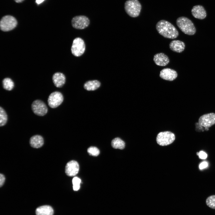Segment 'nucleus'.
I'll return each mask as SVG.
<instances>
[{"instance_id":"obj_7","label":"nucleus","mask_w":215,"mask_h":215,"mask_svg":"<svg viewBox=\"0 0 215 215\" xmlns=\"http://www.w3.org/2000/svg\"><path fill=\"white\" fill-rule=\"evenodd\" d=\"M85 49V45L84 40L81 38L77 37L73 40L71 48L72 54L74 56L79 57L82 55Z\"/></svg>"},{"instance_id":"obj_30","label":"nucleus","mask_w":215,"mask_h":215,"mask_svg":"<svg viewBox=\"0 0 215 215\" xmlns=\"http://www.w3.org/2000/svg\"><path fill=\"white\" fill-rule=\"evenodd\" d=\"M17 3H20L22 2L24 0H14Z\"/></svg>"},{"instance_id":"obj_15","label":"nucleus","mask_w":215,"mask_h":215,"mask_svg":"<svg viewBox=\"0 0 215 215\" xmlns=\"http://www.w3.org/2000/svg\"><path fill=\"white\" fill-rule=\"evenodd\" d=\"M169 48L173 52L180 53L185 49V44L183 42L178 40H174L169 44Z\"/></svg>"},{"instance_id":"obj_6","label":"nucleus","mask_w":215,"mask_h":215,"mask_svg":"<svg viewBox=\"0 0 215 215\" xmlns=\"http://www.w3.org/2000/svg\"><path fill=\"white\" fill-rule=\"evenodd\" d=\"M17 24V21L14 17L10 15L5 16L1 20V29L4 31L11 30L16 27Z\"/></svg>"},{"instance_id":"obj_13","label":"nucleus","mask_w":215,"mask_h":215,"mask_svg":"<svg viewBox=\"0 0 215 215\" xmlns=\"http://www.w3.org/2000/svg\"><path fill=\"white\" fill-rule=\"evenodd\" d=\"M153 60L156 64L161 66L167 65L170 62L168 56L162 53L155 54L154 56Z\"/></svg>"},{"instance_id":"obj_24","label":"nucleus","mask_w":215,"mask_h":215,"mask_svg":"<svg viewBox=\"0 0 215 215\" xmlns=\"http://www.w3.org/2000/svg\"><path fill=\"white\" fill-rule=\"evenodd\" d=\"M88 153L90 155L93 156H97L99 154V149L95 147H90L88 148L87 150Z\"/></svg>"},{"instance_id":"obj_17","label":"nucleus","mask_w":215,"mask_h":215,"mask_svg":"<svg viewBox=\"0 0 215 215\" xmlns=\"http://www.w3.org/2000/svg\"><path fill=\"white\" fill-rule=\"evenodd\" d=\"M30 144L31 147L35 148L41 147L44 144V139L40 135H35L31 137L30 140Z\"/></svg>"},{"instance_id":"obj_14","label":"nucleus","mask_w":215,"mask_h":215,"mask_svg":"<svg viewBox=\"0 0 215 215\" xmlns=\"http://www.w3.org/2000/svg\"><path fill=\"white\" fill-rule=\"evenodd\" d=\"M191 13L195 18L202 19L206 16V11L204 7L200 5L194 6L191 10Z\"/></svg>"},{"instance_id":"obj_12","label":"nucleus","mask_w":215,"mask_h":215,"mask_svg":"<svg viewBox=\"0 0 215 215\" xmlns=\"http://www.w3.org/2000/svg\"><path fill=\"white\" fill-rule=\"evenodd\" d=\"M177 72L174 70L170 68L162 69L160 72V77L162 79L169 81H172L177 76Z\"/></svg>"},{"instance_id":"obj_23","label":"nucleus","mask_w":215,"mask_h":215,"mask_svg":"<svg viewBox=\"0 0 215 215\" xmlns=\"http://www.w3.org/2000/svg\"><path fill=\"white\" fill-rule=\"evenodd\" d=\"M206 203L210 208L215 209V195L208 196L206 200Z\"/></svg>"},{"instance_id":"obj_9","label":"nucleus","mask_w":215,"mask_h":215,"mask_svg":"<svg viewBox=\"0 0 215 215\" xmlns=\"http://www.w3.org/2000/svg\"><path fill=\"white\" fill-rule=\"evenodd\" d=\"M32 109L36 115L43 116L45 115L47 112V108L42 101L36 100L34 101L32 104Z\"/></svg>"},{"instance_id":"obj_16","label":"nucleus","mask_w":215,"mask_h":215,"mask_svg":"<svg viewBox=\"0 0 215 215\" xmlns=\"http://www.w3.org/2000/svg\"><path fill=\"white\" fill-rule=\"evenodd\" d=\"M52 80L54 85L56 87H61L65 84L66 78L63 73L57 72L53 75Z\"/></svg>"},{"instance_id":"obj_21","label":"nucleus","mask_w":215,"mask_h":215,"mask_svg":"<svg viewBox=\"0 0 215 215\" xmlns=\"http://www.w3.org/2000/svg\"><path fill=\"white\" fill-rule=\"evenodd\" d=\"M4 88L7 90H11L14 87V83L10 78H7L4 79L2 81Z\"/></svg>"},{"instance_id":"obj_18","label":"nucleus","mask_w":215,"mask_h":215,"mask_svg":"<svg viewBox=\"0 0 215 215\" xmlns=\"http://www.w3.org/2000/svg\"><path fill=\"white\" fill-rule=\"evenodd\" d=\"M36 215H53V210L49 205H43L38 208L36 210Z\"/></svg>"},{"instance_id":"obj_3","label":"nucleus","mask_w":215,"mask_h":215,"mask_svg":"<svg viewBox=\"0 0 215 215\" xmlns=\"http://www.w3.org/2000/svg\"><path fill=\"white\" fill-rule=\"evenodd\" d=\"M124 9L126 13L130 16L136 18L140 14L142 5L138 0H128L125 3Z\"/></svg>"},{"instance_id":"obj_27","label":"nucleus","mask_w":215,"mask_h":215,"mask_svg":"<svg viewBox=\"0 0 215 215\" xmlns=\"http://www.w3.org/2000/svg\"><path fill=\"white\" fill-rule=\"evenodd\" d=\"M5 181V177L4 175L0 174V186L1 187L4 184Z\"/></svg>"},{"instance_id":"obj_20","label":"nucleus","mask_w":215,"mask_h":215,"mask_svg":"<svg viewBox=\"0 0 215 215\" xmlns=\"http://www.w3.org/2000/svg\"><path fill=\"white\" fill-rule=\"evenodd\" d=\"M111 144L113 148L121 150L124 149L125 146L124 142L120 138L118 137L113 139L111 142Z\"/></svg>"},{"instance_id":"obj_26","label":"nucleus","mask_w":215,"mask_h":215,"mask_svg":"<svg viewBox=\"0 0 215 215\" xmlns=\"http://www.w3.org/2000/svg\"><path fill=\"white\" fill-rule=\"evenodd\" d=\"M197 154L199 156V158L202 159H205L207 157V154L203 151H200L199 152H197Z\"/></svg>"},{"instance_id":"obj_22","label":"nucleus","mask_w":215,"mask_h":215,"mask_svg":"<svg viewBox=\"0 0 215 215\" xmlns=\"http://www.w3.org/2000/svg\"><path fill=\"white\" fill-rule=\"evenodd\" d=\"M7 120V116L5 110L1 107H0V126L4 125Z\"/></svg>"},{"instance_id":"obj_25","label":"nucleus","mask_w":215,"mask_h":215,"mask_svg":"<svg viewBox=\"0 0 215 215\" xmlns=\"http://www.w3.org/2000/svg\"><path fill=\"white\" fill-rule=\"evenodd\" d=\"M81 180L79 178L77 177H74L72 180L73 184V188L74 190L77 191L80 188V184L81 183Z\"/></svg>"},{"instance_id":"obj_2","label":"nucleus","mask_w":215,"mask_h":215,"mask_svg":"<svg viewBox=\"0 0 215 215\" xmlns=\"http://www.w3.org/2000/svg\"><path fill=\"white\" fill-rule=\"evenodd\" d=\"M177 25L184 33L192 35L196 32V28L192 22L188 18L181 16L178 18L176 21Z\"/></svg>"},{"instance_id":"obj_28","label":"nucleus","mask_w":215,"mask_h":215,"mask_svg":"<svg viewBox=\"0 0 215 215\" xmlns=\"http://www.w3.org/2000/svg\"><path fill=\"white\" fill-rule=\"evenodd\" d=\"M208 166V163L206 162H203L201 163L199 166L200 169H202L207 167Z\"/></svg>"},{"instance_id":"obj_10","label":"nucleus","mask_w":215,"mask_h":215,"mask_svg":"<svg viewBox=\"0 0 215 215\" xmlns=\"http://www.w3.org/2000/svg\"><path fill=\"white\" fill-rule=\"evenodd\" d=\"M62 94L58 91H55L51 93L49 96L47 102L50 107L55 108L60 105L63 101Z\"/></svg>"},{"instance_id":"obj_19","label":"nucleus","mask_w":215,"mask_h":215,"mask_svg":"<svg viewBox=\"0 0 215 215\" xmlns=\"http://www.w3.org/2000/svg\"><path fill=\"white\" fill-rule=\"evenodd\" d=\"M100 85V82L97 80L89 81L85 82L84 85V88L88 91L94 90L98 88Z\"/></svg>"},{"instance_id":"obj_11","label":"nucleus","mask_w":215,"mask_h":215,"mask_svg":"<svg viewBox=\"0 0 215 215\" xmlns=\"http://www.w3.org/2000/svg\"><path fill=\"white\" fill-rule=\"evenodd\" d=\"M79 169V166L78 163L76 161L72 160L67 164L65 168V172L67 176H73L78 173Z\"/></svg>"},{"instance_id":"obj_8","label":"nucleus","mask_w":215,"mask_h":215,"mask_svg":"<svg viewBox=\"0 0 215 215\" xmlns=\"http://www.w3.org/2000/svg\"><path fill=\"white\" fill-rule=\"evenodd\" d=\"M71 23L74 28L76 29H82L88 27L90 24V20L85 16H77L72 19Z\"/></svg>"},{"instance_id":"obj_4","label":"nucleus","mask_w":215,"mask_h":215,"mask_svg":"<svg viewBox=\"0 0 215 215\" xmlns=\"http://www.w3.org/2000/svg\"><path fill=\"white\" fill-rule=\"evenodd\" d=\"M198 124L200 128H205L206 130L215 124V113H211L204 114L201 116L198 119Z\"/></svg>"},{"instance_id":"obj_1","label":"nucleus","mask_w":215,"mask_h":215,"mask_svg":"<svg viewBox=\"0 0 215 215\" xmlns=\"http://www.w3.org/2000/svg\"><path fill=\"white\" fill-rule=\"evenodd\" d=\"M156 27L158 33L165 38L174 39L179 35L178 32L176 27L165 20H161L158 22Z\"/></svg>"},{"instance_id":"obj_29","label":"nucleus","mask_w":215,"mask_h":215,"mask_svg":"<svg viewBox=\"0 0 215 215\" xmlns=\"http://www.w3.org/2000/svg\"><path fill=\"white\" fill-rule=\"evenodd\" d=\"M44 0H36V2L38 4H39L42 3Z\"/></svg>"},{"instance_id":"obj_5","label":"nucleus","mask_w":215,"mask_h":215,"mask_svg":"<svg viewBox=\"0 0 215 215\" xmlns=\"http://www.w3.org/2000/svg\"><path fill=\"white\" fill-rule=\"evenodd\" d=\"M174 134L172 132L166 131L159 133L156 138V141L159 145L166 146L172 143L175 139Z\"/></svg>"}]
</instances>
